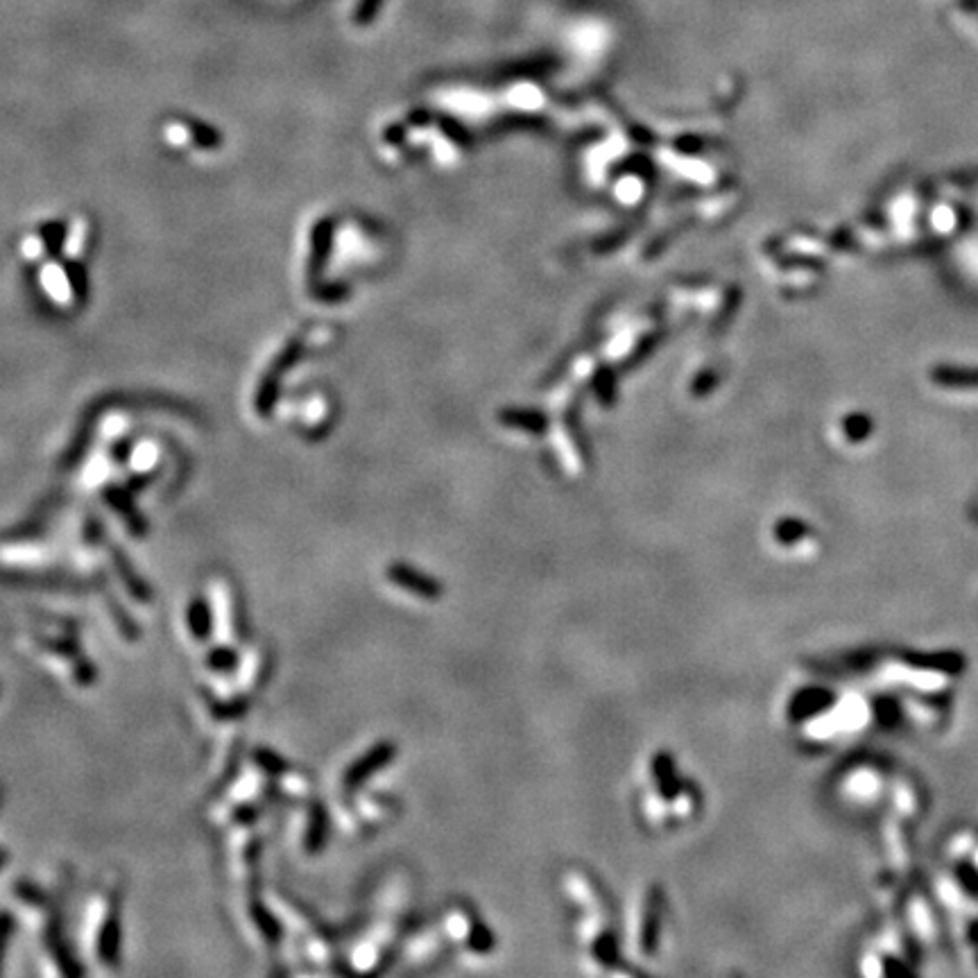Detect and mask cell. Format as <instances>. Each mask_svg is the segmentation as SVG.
<instances>
[{"mask_svg":"<svg viewBox=\"0 0 978 978\" xmlns=\"http://www.w3.org/2000/svg\"><path fill=\"white\" fill-rule=\"evenodd\" d=\"M897 779H890L886 770L878 768L877 764H859L847 770V775L840 782L844 800L859 807H872V804L883 802L886 795H893V788Z\"/></svg>","mask_w":978,"mask_h":978,"instance_id":"obj_1","label":"cell"},{"mask_svg":"<svg viewBox=\"0 0 978 978\" xmlns=\"http://www.w3.org/2000/svg\"><path fill=\"white\" fill-rule=\"evenodd\" d=\"M387 577H390V583H394L396 587L417 593L421 598H428V601H437L439 593H442V587L435 583L433 577L424 576V573L415 571V568L406 567V564H394L387 571Z\"/></svg>","mask_w":978,"mask_h":978,"instance_id":"obj_2","label":"cell"},{"mask_svg":"<svg viewBox=\"0 0 978 978\" xmlns=\"http://www.w3.org/2000/svg\"><path fill=\"white\" fill-rule=\"evenodd\" d=\"M659 924H662V899L659 893H650V899L645 902V911L641 915L639 929V947L644 954H653L659 942Z\"/></svg>","mask_w":978,"mask_h":978,"instance_id":"obj_3","label":"cell"},{"mask_svg":"<svg viewBox=\"0 0 978 978\" xmlns=\"http://www.w3.org/2000/svg\"><path fill=\"white\" fill-rule=\"evenodd\" d=\"M930 378L942 387H963V390L978 387V369L969 368H938L930 372Z\"/></svg>","mask_w":978,"mask_h":978,"instance_id":"obj_4","label":"cell"},{"mask_svg":"<svg viewBox=\"0 0 978 978\" xmlns=\"http://www.w3.org/2000/svg\"><path fill=\"white\" fill-rule=\"evenodd\" d=\"M387 759H390V748H383L381 745V748H376L374 752H369L368 759L365 761L360 759V764H356L351 770H349V783L363 782L369 773L383 768V766L387 764Z\"/></svg>","mask_w":978,"mask_h":978,"instance_id":"obj_5","label":"cell"},{"mask_svg":"<svg viewBox=\"0 0 978 978\" xmlns=\"http://www.w3.org/2000/svg\"><path fill=\"white\" fill-rule=\"evenodd\" d=\"M188 626H191L195 639H206L209 636L211 616L204 602H193V607L188 610Z\"/></svg>","mask_w":978,"mask_h":978,"instance_id":"obj_6","label":"cell"},{"mask_svg":"<svg viewBox=\"0 0 978 978\" xmlns=\"http://www.w3.org/2000/svg\"><path fill=\"white\" fill-rule=\"evenodd\" d=\"M870 430H872V421L865 420V417H854V426H850V437L863 439L868 437Z\"/></svg>","mask_w":978,"mask_h":978,"instance_id":"obj_7","label":"cell"}]
</instances>
